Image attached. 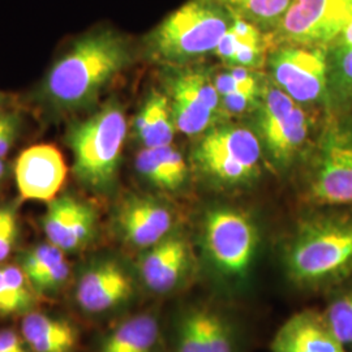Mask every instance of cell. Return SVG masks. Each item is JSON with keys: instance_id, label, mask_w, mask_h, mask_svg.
Listing matches in <instances>:
<instances>
[{"instance_id": "836d02e7", "label": "cell", "mask_w": 352, "mask_h": 352, "mask_svg": "<svg viewBox=\"0 0 352 352\" xmlns=\"http://www.w3.org/2000/svg\"><path fill=\"white\" fill-rule=\"evenodd\" d=\"M17 315L16 305L13 302L10 289L6 285L3 272L0 267V316Z\"/></svg>"}, {"instance_id": "ba28073f", "label": "cell", "mask_w": 352, "mask_h": 352, "mask_svg": "<svg viewBox=\"0 0 352 352\" xmlns=\"http://www.w3.org/2000/svg\"><path fill=\"white\" fill-rule=\"evenodd\" d=\"M352 21V0H294L272 33L279 45L327 47Z\"/></svg>"}, {"instance_id": "3957f363", "label": "cell", "mask_w": 352, "mask_h": 352, "mask_svg": "<svg viewBox=\"0 0 352 352\" xmlns=\"http://www.w3.org/2000/svg\"><path fill=\"white\" fill-rule=\"evenodd\" d=\"M232 20L234 14L218 0H189L155 28L149 37L151 50L174 63L214 52Z\"/></svg>"}, {"instance_id": "9c48e42d", "label": "cell", "mask_w": 352, "mask_h": 352, "mask_svg": "<svg viewBox=\"0 0 352 352\" xmlns=\"http://www.w3.org/2000/svg\"><path fill=\"white\" fill-rule=\"evenodd\" d=\"M269 67L276 87L296 103L327 101L325 47L283 43L270 55Z\"/></svg>"}, {"instance_id": "9a60e30c", "label": "cell", "mask_w": 352, "mask_h": 352, "mask_svg": "<svg viewBox=\"0 0 352 352\" xmlns=\"http://www.w3.org/2000/svg\"><path fill=\"white\" fill-rule=\"evenodd\" d=\"M96 223L97 217L88 204L68 195L51 200L42 218L46 238L64 253L88 245L94 238Z\"/></svg>"}, {"instance_id": "484cf974", "label": "cell", "mask_w": 352, "mask_h": 352, "mask_svg": "<svg viewBox=\"0 0 352 352\" xmlns=\"http://www.w3.org/2000/svg\"><path fill=\"white\" fill-rule=\"evenodd\" d=\"M321 312L334 336L352 352V276L327 292Z\"/></svg>"}, {"instance_id": "7402d4cb", "label": "cell", "mask_w": 352, "mask_h": 352, "mask_svg": "<svg viewBox=\"0 0 352 352\" xmlns=\"http://www.w3.org/2000/svg\"><path fill=\"white\" fill-rule=\"evenodd\" d=\"M136 168L154 187L164 190L180 188L188 174L184 157L173 145L144 148L136 158Z\"/></svg>"}, {"instance_id": "f546056e", "label": "cell", "mask_w": 352, "mask_h": 352, "mask_svg": "<svg viewBox=\"0 0 352 352\" xmlns=\"http://www.w3.org/2000/svg\"><path fill=\"white\" fill-rule=\"evenodd\" d=\"M69 273L71 266L67 260H63L62 263L55 265L47 273H45L42 277L32 282V287L38 294H54L67 283Z\"/></svg>"}, {"instance_id": "d6986e66", "label": "cell", "mask_w": 352, "mask_h": 352, "mask_svg": "<svg viewBox=\"0 0 352 352\" xmlns=\"http://www.w3.org/2000/svg\"><path fill=\"white\" fill-rule=\"evenodd\" d=\"M161 322L151 312L129 316L102 340L98 352H158Z\"/></svg>"}, {"instance_id": "52a82bcc", "label": "cell", "mask_w": 352, "mask_h": 352, "mask_svg": "<svg viewBox=\"0 0 352 352\" xmlns=\"http://www.w3.org/2000/svg\"><path fill=\"white\" fill-rule=\"evenodd\" d=\"M308 199L325 209H352V126L337 124L321 140Z\"/></svg>"}, {"instance_id": "e575fe53", "label": "cell", "mask_w": 352, "mask_h": 352, "mask_svg": "<svg viewBox=\"0 0 352 352\" xmlns=\"http://www.w3.org/2000/svg\"><path fill=\"white\" fill-rule=\"evenodd\" d=\"M4 171H6V167H4V162H3V158H0V182L4 176Z\"/></svg>"}, {"instance_id": "5b68a950", "label": "cell", "mask_w": 352, "mask_h": 352, "mask_svg": "<svg viewBox=\"0 0 352 352\" xmlns=\"http://www.w3.org/2000/svg\"><path fill=\"white\" fill-rule=\"evenodd\" d=\"M204 248L219 280L241 286L251 276L258 250V231L250 215L219 206L204 219Z\"/></svg>"}, {"instance_id": "f1b7e54d", "label": "cell", "mask_w": 352, "mask_h": 352, "mask_svg": "<svg viewBox=\"0 0 352 352\" xmlns=\"http://www.w3.org/2000/svg\"><path fill=\"white\" fill-rule=\"evenodd\" d=\"M19 235L17 215L12 206L0 208V263L12 252Z\"/></svg>"}, {"instance_id": "8992f818", "label": "cell", "mask_w": 352, "mask_h": 352, "mask_svg": "<svg viewBox=\"0 0 352 352\" xmlns=\"http://www.w3.org/2000/svg\"><path fill=\"white\" fill-rule=\"evenodd\" d=\"M196 161L214 180L241 184L258 173L261 146L258 138L244 126H221L210 129L196 149Z\"/></svg>"}, {"instance_id": "d590c367", "label": "cell", "mask_w": 352, "mask_h": 352, "mask_svg": "<svg viewBox=\"0 0 352 352\" xmlns=\"http://www.w3.org/2000/svg\"><path fill=\"white\" fill-rule=\"evenodd\" d=\"M3 101H4V100H3V97H1V94H0V104L3 103Z\"/></svg>"}, {"instance_id": "5bb4252c", "label": "cell", "mask_w": 352, "mask_h": 352, "mask_svg": "<svg viewBox=\"0 0 352 352\" xmlns=\"http://www.w3.org/2000/svg\"><path fill=\"white\" fill-rule=\"evenodd\" d=\"M67 166L52 145H36L23 151L14 164V179L25 200L50 202L63 187Z\"/></svg>"}, {"instance_id": "6da1fadb", "label": "cell", "mask_w": 352, "mask_h": 352, "mask_svg": "<svg viewBox=\"0 0 352 352\" xmlns=\"http://www.w3.org/2000/svg\"><path fill=\"white\" fill-rule=\"evenodd\" d=\"M285 267L298 287L327 294L352 276V214L330 209L305 219L287 247Z\"/></svg>"}, {"instance_id": "ffe728a7", "label": "cell", "mask_w": 352, "mask_h": 352, "mask_svg": "<svg viewBox=\"0 0 352 352\" xmlns=\"http://www.w3.org/2000/svg\"><path fill=\"white\" fill-rule=\"evenodd\" d=\"M265 32L250 21L234 16L232 24L219 41L214 54L232 67L254 68L264 59Z\"/></svg>"}, {"instance_id": "2e32d148", "label": "cell", "mask_w": 352, "mask_h": 352, "mask_svg": "<svg viewBox=\"0 0 352 352\" xmlns=\"http://www.w3.org/2000/svg\"><path fill=\"white\" fill-rule=\"evenodd\" d=\"M190 251L182 236L170 235L145 250L139 261V274L145 287L158 295L182 286L190 270Z\"/></svg>"}, {"instance_id": "603a6c76", "label": "cell", "mask_w": 352, "mask_h": 352, "mask_svg": "<svg viewBox=\"0 0 352 352\" xmlns=\"http://www.w3.org/2000/svg\"><path fill=\"white\" fill-rule=\"evenodd\" d=\"M327 101L346 106L352 102V21L327 47Z\"/></svg>"}, {"instance_id": "ac0fdd59", "label": "cell", "mask_w": 352, "mask_h": 352, "mask_svg": "<svg viewBox=\"0 0 352 352\" xmlns=\"http://www.w3.org/2000/svg\"><path fill=\"white\" fill-rule=\"evenodd\" d=\"M272 352H347L321 311L304 309L289 317L272 340Z\"/></svg>"}, {"instance_id": "8fae6325", "label": "cell", "mask_w": 352, "mask_h": 352, "mask_svg": "<svg viewBox=\"0 0 352 352\" xmlns=\"http://www.w3.org/2000/svg\"><path fill=\"white\" fill-rule=\"evenodd\" d=\"M238 351V331L221 311L208 304H190L177 316L174 352Z\"/></svg>"}, {"instance_id": "4316f807", "label": "cell", "mask_w": 352, "mask_h": 352, "mask_svg": "<svg viewBox=\"0 0 352 352\" xmlns=\"http://www.w3.org/2000/svg\"><path fill=\"white\" fill-rule=\"evenodd\" d=\"M63 260H65L64 252L49 241L38 244L26 251L19 265L24 270L32 285V282L42 277L45 273H47L55 265L62 263Z\"/></svg>"}, {"instance_id": "83f0119b", "label": "cell", "mask_w": 352, "mask_h": 352, "mask_svg": "<svg viewBox=\"0 0 352 352\" xmlns=\"http://www.w3.org/2000/svg\"><path fill=\"white\" fill-rule=\"evenodd\" d=\"M6 285L10 289L17 314H29L34 307V289L20 265H3L0 266Z\"/></svg>"}, {"instance_id": "277c9868", "label": "cell", "mask_w": 352, "mask_h": 352, "mask_svg": "<svg viewBox=\"0 0 352 352\" xmlns=\"http://www.w3.org/2000/svg\"><path fill=\"white\" fill-rule=\"evenodd\" d=\"M126 135V115L115 102L71 126L67 142L74 151L76 176L82 184L96 190L113 186Z\"/></svg>"}, {"instance_id": "4dcf8cb0", "label": "cell", "mask_w": 352, "mask_h": 352, "mask_svg": "<svg viewBox=\"0 0 352 352\" xmlns=\"http://www.w3.org/2000/svg\"><path fill=\"white\" fill-rule=\"evenodd\" d=\"M263 93L253 91H235L225 97H221V107L231 115L250 111L254 106H258Z\"/></svg>"}, {"instance_id": "30bf717a", "label": "cell", "mask_w": 352, "mask_h": 352, "mask_svg": "<svg viewBox=\"0 0 352 352\" xmlns=\"http://www.w3.org/2000/svg\"><path fill=\"white\" fill-rule=\"evenodd\" d=\"M258 126L266 149L283 164L300 151L309 135V120L302 104L278 87H269L260 98Z\"/></svg>"}, {"instance_id": "44dd1931", "label": "cell", "mask_w": 352, "mask_h": 352, "mask_svg": "<svg viewBox=\"0 0 352 352\" xmlns=\"http://www.w3.org/2000/svg\"><path fill=\"white\" fill-rule=\"evenodd\" d=\"M21 336L33 352H75L78 333L67 320L29 312L23 318Z\"/></svg>"}, {"instance_id": "7c38bea8", "label": "cell", "mask_w": 352, "mask_h": 352, "mask_svg": "<svg viewBox=\"0 0 352 352\" xmlns=\"http://www.w3.org/2000/svg\"><path fill=\"white\" fill-rule=\"evenodd\" d=\"M174 124L182 133L196 136L213 124L221 109V97L213 78L200 69L176 76L170 87Z\"/></svg>"}, {"instance_id": "d6a6232c", "label": "cell", "mask_w": 352, "mask_h": 352, "mask_svg": "<svg viewBox=\"0 0 352 352\" xmlns=\"http://www.w3.org/2000/svg\"><path fill=\"white\" fill-rule=\"evenodd\" d=\"M28 344L21 334L4 329L0 330V352H29Z\"/></svg>"}, {"instance_id": "7a4b0ae2", "label": "cell", "mask_w": 352, "mask_h": 352, "mask_svg": "<svg viewBox=\"0 0 352 352\" xmlns=\"http://www.w3.org/2000/svg\"><path fill=\"white\" fill-rule=\"evenodd\" d=\"M128 59L126 41L116 33L101 29L85 34L52 65L43 84L45 100L63 110L85 106Z\"/></svg>"}, {"instance_id": "d4e9b609", "label": "cell", "mask_w": 352, "mask_h": 352, "mask_svg": "<svg viewBox=\"0 0 352 352\" xmlns=\"http://www.w3.org/2000/svg\"><path fill=\"white\" fill-rule=\"evenodd\" d=\"M234 16L247 20L272 34L294 3V0H218Z\"/></svg>"}, {"instance_id": "e0dca14e", "label": "cell", "mask_w": 352, "mask_h": 352, "mask_svg": "<svg viewBox=\"0 0 352 352\" xmlns=\"http://www.w3.org/2000/svg\"><path fill=\"white\" fill-rule=\"evenodd\" d=\"M116 223L128 244L148 250L171 235L174 215L155 199L133 196L119 208Z\"/></svg>"}, {"instance_id": "cb8c5ba5", "label": "cell", "mask_w": 352, "mask_h": 352, "mask_svg": "<svg viewBox=\"0 0 352 352\" xmlns=\"http://www.w3.org/2000/svg\"><path fill=\"white\" fill-rule=\"evenodd\" d=\"M136 131L144 148L171 145L175 124L168 98L161 93H153L145 102L136 119Z\"/></svg>"}, {"instance_id": "4fadbf2b", "label": "cell", "mask_w": 352, "mask_h": 352, "mask_svg": "<svg viewBox=\"0 0 352 352\" xmlns=\"http://www.w3.org/2000/svg\"><path fill=\"white\" fill-rule=\"evenodd\" d=\"M133 278L115 260H101L85 267L76 282L77 305L90 315H103L124 305L133 295Z\"/></svg>"}, {"instance_id": "1f68e13d", "label": "cell", "mask_w": 352, "mask_h": 352, "mask_svg": "<svg viewBox=\"0 0 352 352\" xmlns=\"http://www.w3.org/2000/svg\"><path fill=\"white\" fill-rule=\"evenodd\" d=\"M17 118L12 113H0V158L7 154L17 135Z\"/></svg>"}]
</instances>
